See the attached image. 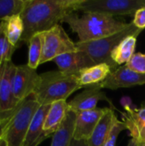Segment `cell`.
<instances>
[{"instance_id":"1","label":"cell","mask_w":145,"mask_h":146,"mask_svg":"<svg viewBox=\"0 0 145 146\" xmlns=\"http://www.w3.org/2000/svg\"><path fill=\"white\" fill-rule=\"evenodd\" d=\"M83 0H26L21 17L24 32L21 42L26 43L37 33L48 31L79 10Z\"/></svg>"},{"instance_id":"2","label":"cell","mask_w":145,"mask_h":146,"mask_svg":"<svg viewBox=\"0 0 145 146\" xmlns=\"http://www.w3.org/2000/svg\"><path fill=\"white\" fill-rule=\"evenodd\" d=\"M62 22L67 23L79 37V42L97 40L126 29L129 23L100 13H83L79 16L73 13L66 16Z\"/></svg>"},{"instance_id":"3","label":"cell","mask_w":145,"mask_h":146,"mask_svg":"<svg viewBox=\"0 0 145 146\" xmlns=\"http://www.w3.org/2000/svg\"><path fill=\"white\" fill-rule=\"evenodd\" d=\"M83 86L79 80V74L54 70L39 74L36 89L32 94L40 105L51 104L68 99Z\"/></svg>"},{"instance_id":"4","label":"cell","mask_w":145,"mask_h":146,"mask_svg":"<svg viewBox=\"0 0 145 146\" xmlns=\"http://www.w3.org/2000/svg\"><path fill=\"white\" fill-rule=\"evenodd\" d=\"M143 30L138 29L132 22H129L128 27L112 35L88 42H76L77 50L85 53L91 60L94 65L106 63L109 65L113 71L118 68V65L112 60L111 53L114 49L129 35H139Z\"/></svg>"},{"instance_id":"5","label":"cell","mask_w":145,"mask_h":146,"mask_svg":"<svg viewBox=\"0 0 145 146\" xmlns=\"http://www.w3.org/2000/svg\"><path fill=\"white\" fill-rule=\"evenodd\" d=\"M39 106L32 95L18 104L3 130L2 139L7 146H23L31 121Z\"/></svg>"},{"instance_id":"6","label":"cell","mask_w":145,"mask_h":146,"mask_svg":"<svg viewBox=\"0 0 145 146\" xmlns=\"http://www.w3.org/2000/svg\"><path fill=\"white\" fill-rule=\"evenodd\" d=\"M41 34L43 50L40 64L53 61L61 55L77 50L76 43L69 38L60 24L48 31L41 33Z\"/></svg>"},{"instance_id":"7","label":"cell","mask_w":145,"mask_h":146,"mask_svg":"<svg viewBox=\"0 0 145 146\" xmlns=\"http://www.w3.org/2000/svg\"><path fill=\"white\" fill-rule=\"evenodd\" d=\"M145 0H83L79 10L83 13H100L110 16H134L143 8Z\"/></svg>"},{"instance_id":"8","label":"cell","mask_w":145,"mask_h":146,"mask_svg":"<svg viewBox=\"0 0 145 146\" xmlns=\"http://www.w3.org/2000/svg\"><path fill=\"white\" fill-rule=\"evenodd\" d=\"M15 68L12 60L0 68V120L9 118L20 104L15 98L13 89Z\"/></svg>"},{"instance_id":"9","label":"cell","mask_w":145,"mask_h":146,"mask_svg":"<svg viewBox=\"0 0 145 146\" xmlns=\"http://www.w3.org/2000/svg\"><path fill=\"white\" fill-rule=\"evenodd\" d=\"M38 79L39 74L27 64L16 66L13 80V89L15 98L18 103L24 101L33 94Z\"/></svg>"},{"instance_id":"10","label":"cell","mask_w":145,"mask_h":146,"mask_svg":"<svg viewBox=\"0 0 145 146\" xmlns=\"http://www.w3.org/2000/svg\"><path fill=\"white\" fill-rule=\"evenodd\" d=\"M145 84V74H138L124 66L118 67L108 76V78L99 84L101 89L117 90L121 88H130Z\"/></svg>"},{"instance_id":"11","label":"cell","mask_w":145,"mask_h":146,"mask_svg":"<svg viewBox=\"0 0 145 146\" xmlns=\"http://www.w3.org/2000/svg\"><path fill=\"white\" fill-rule=\"evenodd\" d=\"M100 101H108L114 108L113 104L108 98L106 93L102 91L99 84L89 86L69 101V110L74 113L93 110L97 109V105Z\"/></svg>"},{"instance_id":"12","label":"cell","mask_w":145,"mask_h":146,"mask_svg":"<svg viewBox=\"0 0 145 146\" xmlns=\"http://www.w3.org/2000/svg\"><path fill=\"white\" fill-rule=\"evenodd\" d=\"M122 122L138 146H145V104L140 108L125 105Z\"/></svg>"},{"instance_id":"13","label":"cell","mask_w":145,"mask_h":146,"mask_svg":"<svg viewBox=\"0 0 145 146\" xmlns=\"http://www.w3.org/2000/svg\"><path fill=\"white\" fill-rule=\"evenodd\" d=\"M107 109L108 108H97L93 110L75 113L76 119L73 139L88 141L100 120L106 113Z\"/></svg>"},{"instance_id":"14","label":"cell","mask_w":145,"mask_h":146,"mask_svg":"<svg viewBox=\"0 0 145 146\" xmlns=\"http://www.w3.org/2000/svg\"><path fill=\"white\" fill-rule=\"evenodd\" d=\"M53 62L57 65L60 71L73 74H79L82 69L94 65L85 53L78 50L61 55Z\"/></svg>"},{"instance_id":"15","label":"cell","mask_w":145,"mask_h":146,"mask_svg":"<svg viewBox=\"0 0 145 146\" xmlns=\"http://www.w3.org/2000/svg\"><path fill=\"white\" fill-rule=\"evenodd\" d=\"M69 111V105L66 100L57 101L50 104L44 123L43 137L44 139L54 135L65 121Z\"/></svg>"},{"instance_id":"16","label":"cell","mask_w":145,"mask_h":146,"mask_svg":"<svg viewBox=\"0 0 145 146\" xmlns=\"http://www.w3.org/2000/svg\"><path fill=\"white\" fill-rule=\"evenodd\" d=\"M50 106V104L39 106L31 121L23 146H38L44 140L43 137L44 123Z\"/></svg>"},{"instance_id":"17","label":"cell","mask_w":145,"mask_h":146,"mask_svg":"<svg viewBox=\"0 0 145 146\" xmlns=\"http://www.w3.org/2000/svg\"><path fill=\"white\" fill-rule=\"evenodd\" d=\"M118 120L114 109L108 108L106 113L100 120L99 123L93 131L91 138L87 141L88 146H104L109 133Z\"/></svg>"},{"instance_id":"18","label":"cell","mask_w":145,"mask_h":146,"mask_svg":"<svg viewBox=\"0 0 145 146\" xmlns=\"http://www.w3.org/2000/svg\"><path fill=\"white\" fill-rule=\"evenodd\" d=\"M112 71V68L106 63L93 65L82 69L79 73V80L84 88L89 86L97 85L103 82Z\"/></svg>"},{"instance_id":"19","label":"cell","mask_w":145,"mask_h":146,"mask_svg":"<svg viewBox=\"0 0 145 146\" xmlns=\"http://www.w3.org/2000/svg\"><path fill=\"white\" fill-rule=\"evenodd\" d=\"M76 114L69 111L60 128L52 136L50 146H70L73 139Z\"/></svg>"},{"instance_id":"20","label":"cell","mask_w":145,"mask_h":146,"mask_svg":"<svg viewBox=\"0 0 145 146\" xmlns=\"http://www.w3.org/2000/svg\"><path fill=\"white\" fill-rule=\"evenodd\" d=\"M138 36V35L134 34L126 37L112 51L111 58L118 66L124 63L126 64L135 54Z\"/></svg>"},{"instance_id":"21","label":"cell","mask_w":145,"mask_h":146,"mask_svg":"<svg viewBox=\"0 0 145 146\" xmlns=\"http://www.w3.org/2000/svg\"><path fill=\"white\" fill-rule=\"evenodd\" d=\"M2 21L3 23L4 33L9 42L13 46L18 48L24 32V24L21 15H11Z\"/></svg>"},{"instance_id":"22","label":"cell","mask_w":145,"mask_h":146,"mask_svg":"<svg viewBox=\"0 0 145 146\" xmlns=\"http://www.w3.org/2000/svg\"><path fill=\"white\" fill-rule=\"evenodd\" d=\"M28 44V62L27 65L35 69L40 65L41 56H42V50H43V39L42 34L37 33L33 35L29 41L27 42Z\"/></svg>"},{"instance_id":"23","label":"cell","mask_w":145,"mask_h":146,"mask_svg":"<svg viewBox=\"0 0 145 146\" xmlns=\"http://www.w3.org/2000/svg\"><path fill=\"white\" fill-rule=\"evenodd\" d=\"M26 0H0V21L14 15H21Z\"/></svg>"},{"instance_id":"24","label":"cell","mask_w":145,"mask_h":146,"mask_svg":"<svg viewBox=\"0 0 145 146\" xmlns=\"http://www.w3.org/2000/svg\"><path fill=\"white\" fill-rule=\"evenodd\" d=\"M16 50V47L13 46L8 40L4 29L0 33V68L7 62L11 61L12 55Z\"/></svg>"},{"instance_id":"25","label":"cell","mask_w":145,"mask_h":146,"mask_svg":"<svg viewBox=\"0 0 145 146\" xmlns=\"http://www.w3.org/2000/svg\"><path fill=\"white\" fill-rule=\"evenodd\" d=\"M125 65L134 72L145 74V53H135Z\"/></svg>"},{"instance_id":"26","label":"cell","mask_w":145,"mask_h":146,"mask_svg":"<svg viewBox=\"0 0 145 146\" xmlns=\"http://www.w3.org/2000/svg\"><path fill=\"white\" fill-rule=\"evenodd\" d=\"M123 130H126L124 123L119 120H117L109 133V136L105 143V145L104 146H116L117 144V139L121 134V133L123 131Z\"/></svg>"},{"instance_id":"27","label":"cell","mask_w":145,"mask_h":146,"mask_svg":"<svg viewBox=\"0 0 145 146\" xmlns=\"http://www.w3.org/2000/svg\"><path fill=\"white\" fill-rule=\"evenodd\" d=\"M132 23L136 27L140 30L145 29V7H143L137 10L133 16Z\"/></svg>"},{"instance_id":"28","label":"cell","mask_w":145,"mask_h":146,"mask_svg":"<svg viewBox=\"0 0 145 146\" xmlns=\"http://www.w3.org/2000/svg\"><path fill=\"white\" fill-rule=\"evenodd\" d=\"M10 118V117H9ZM9 118L8 119H3V120H0V140L2 139V137H3V130H4V127L6 126V124L8 123Z\"/></svg>"},{"instance_id":"29","label":"cell","mask_w":145,"mask_h":146,"mask_svg":"<svg viewBox=\"0 0 145 146\" xmlns=\"http://www.w3.org/2000/svg\"><path fill=\"white\" fill-rule=\"evenodd\" d=\"M70 146H88V143L86 140H75L73 139Z\"/></svg>"},{"instance_id":"30","label":"cell","mask_w":145,"mask_h":146,"mask_svg":"<svg viewBox=\"0 0 145 146\" xmlns=\"http://www.w3.org/2000/svg\"><path fill=\"white\" fill-rule=\"evenodd\" d=\"M126 146H138L137 145V144L135 143V141L133 140V139H130L129 141H128V144H127V145Z\"/></svg>"},{"instance_id":"31","label":"cell","mask_w":145,"mask_h":146,"mask_svg":"<svg viewBox=\"0 0 145 146\" xmlns=\"http://www.w3.org/2000/svg\"><path fill=\"white\" fill-rule=\"evenodd\" d=\"M0 146H7V144H6V142L2 139L1 140H0Z\"/></svg>"},{"instance_id":"32","label":"cell","mask_w":145,"mask_h":146,"mask_svg":"<svg viewBox=\"0 0 145 146\" xmlns=\"http://www.w3.org/2000/svg\"><path fill=\"white\" fill-rule=\"evenodd\" d=\"M144 7H145V4H144Z\"/></svg>"}]
</instances>
